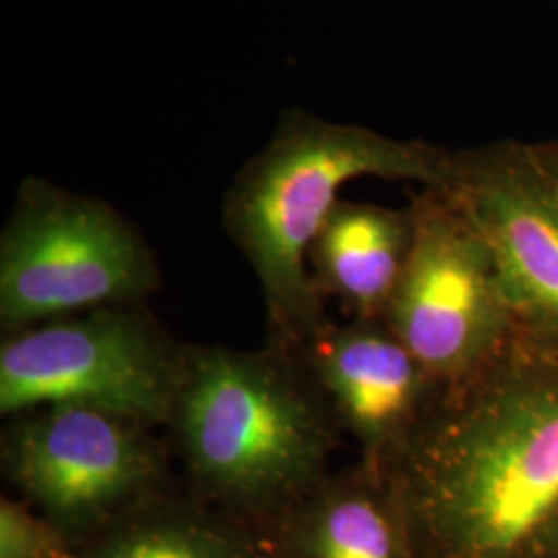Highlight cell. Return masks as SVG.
<instances>
[{"label": "cell", "mask_w": 558, "mask_h": 558, "mask_svg": "<svg viewBox=\"0 0 558 558\" xmlns=\"http://www.w3.org/2000/svg\"><path fill=\"white\" fill-rule=\"evenodd\" d=\"M186 493L263 530L327 478L333 412L299 352L186 343L163 428Z\"/></svg>", "instance_id": "cell-2"}, {"label": "cell", "mask_w": 558, "mask_h": 558, "mask_svg": "<svg viewBox=\"0 0 558 558\" xmlns=\"http://www.w3.org/2000/svg\"><path fill=\"white\" fill-rule=\"evenodd\" d=\"M77 558H267L257 525L170 490L117 519Z\"/></svg>", "instance_id": "cell-12"}, {"label": "cell", "mask_w": 558, "mask_h": 558, "mask_svg": "<svg viewBox=\"0 0 558 558\" xmlns=\"http://www.w3.org/2000/svg\"><path fill=\"white\" fill-rule=\"evenodd\" d=\"M160 428L83 405L23 412L0 435V472L17 499L83 546L172 486Z\"/></svg>", "instance_id": "cell-5"}, {"label": "cell", "mask_w": 558, "mask_h": 558, "mask_svg": "<svg viewBox=\"0 0 558 558\" xmlns=\"http://www.w3.org/2000/svg\"><path fill=\"white\" fill-rule=\"evenodd\" d=\"M414 242V214L339 201L308 251L323 299H338L350 319L383 320Z\"/></svg>", "instance_id": "cell-11"}, {"label": "cell", "mask_w": 558, "mask_h": 558, "mask_svg": "<svg viewBox=\"0 0 558 558\" xmlns=\"http://www.w3.org/2000/svg\"><path fill=\"white\" fill-rule=\"evenodd\" d=\"M160 265L110 203L29 179L0 236V329L11 336L106 306L145 304Z\"/></svg>", "instance_id": "cell-4"}, {"label": "cell", "mask_w": 558, "mask_h": 558, "mask_svg": "<svg viewBox=\"0 0 558 558\" xmlns=\"http://www.w3.org/2000/svg\"><path fill=\"white\" fill-rule=\"evenodd\" d=\"M267 558H418L383 472H331L263 530Z\"/></svg>", "instance_id": "cell-10"}, {"label": "cell", "mask_w": 558, "mask_h": 558, "mask_svg": "<svg viewBox=\"0 0 558 558\" xmlns=\"http://www.w3.org/2000/svg\"><path fill=\"white\" fill-rule=\"evenodd\" d=\"M414 242L383 320L442 387L468 379L513 341L495 260L442 189L412 201Z\"/></svg>", "instance_id": "cell-7"}, {"label": "cell", "mask_w": 558, "mask_h": 558, "mask_svg": "<svg viewBox=\"0 0 558 558\" xmlns=\"http://www.w3.org/2000/svg\"><path fill=\"white\" fill-rule=\"evenodd\" d=\"M530 149L538 161L542 172L546 174V179L550 180V184L558 193V141L544 143V145H530Z\"/></svg>", "instance_id": "cell-14"}, {"label": "cell", "mask_w": 558, "mask_h": 558, "mask_svg": "<svg viewBox=\"0 0 558 558\" xmlns=\"http://www.w3.org/2000/svg\"><path fill=\"white\" fill-rule=\"evenodd\" d=\"M80 546L25 500L0 499V558H77Z\"/></svg>", "instance_id": "cell-13"}, {"label": "cell", "mask_w": 558, "mask_h": 558, "mask_svg": "<svg viewBox=\"0 0 558 558\" xmlns=\"http://www.w3.org/2000/svg\"><path fill=\"white\" fill-rule=\"evenodd\" d=\"M385 476L418 558H558V360L511 341L442 389Z\"/></svg>", "instance_id": "cell-1"}, {"label": "cell", "mask_w": 558, "mask_h": 558, "mask_svg": "<svg viewBox=\"0 0 558 558\" xmlns=\"http://www.w3.org/2000/svg\"><path fill=\"white\" fill-rule=\"evenodd\" d=\"M442 191L493 255L513 341L558 360V193L530 145L458 151Z\"/></svg>", "instance_id": "cell-8"}, {"label": "cell", "mask_w": 558, "mask_h": 558, "mask_svg": "<svg viewBox=\"0 0 558 558\" xmlns=\"http://www.w3.org/2000/svg\"><path fill=\"white\" fill-rule=\"evenodd\" d=\"M299 354L359 461L383 474L445 389L380 319L331 323Z\"/></svg>", "instance_id": "cell-9"}, {"label": "cell", "mask_w": 558, "mask_h": 558, "mask_svg": "<svg viewBox=\"0 0 558 558\" xmlns=\"http://www.w3.org/2000/svg\"><path fill=\"white\" fill-rule=\"evenodd\" d=\"M186 343L145 304L106 306L2 336L0 414L83 405L166 428Z\"/></svg>", "instance_id": "cell-6"}, {"label": "cell", "mask_w": 558, "mask_h": 558, "mask_svg": "<svg viewBox=\"0 0 558 558\" xmlns=\"http://www.w3.org/2000/svg\"><path fill=\"white\" fill-rule=\"evenodd\" d=\"M458 151L311 117L283 120L271 143L232 182L223 226L259 281L267 343L300 352L331 320L308 251L345 182L360 177L447 186Z\"/></svg>", "instance_id": "cell-3"}]
</instances>
